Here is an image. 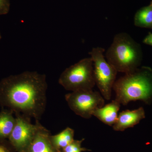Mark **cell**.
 <instances>
[{"label": "cell", "instance_id": "obj_1", "mask_svg": "<svg viewBox=\"0 0 152 152\" xmlns=\"http://www.w3.org/2000/svg\"><path fill=\"white\" fill-rule=\"evenodd\" d=\"M48 84L44 74L25 72L0 82V105L39 121L45 110Z\"/></svg>", "mask_w": 152, "mask_h": 152}, {"label": "cell", "instance_id": "obj_2", "mask_svg": "<svg viewBox=\"0 0 152 152\" xmlns=\"http://www.w3.org/2000/svg\"><path fill=\"white\" fill-rule=\"evenodd\" d=\"M113 89L115 99L123 105L137 100L149 103L152 99V72L148 68L137 69L116 81Z\"/></svg>", "mask_w": 152, "mask_h": 152}, {"label": "cell", "instance_id": "obj_3", "mask_svg": "<svg viewBox=\"0 0 152 152\" xmlns=\"http://www.w3.org/2000/svg\"><path fill=\"white\" fill-rule=\"evenodd\" d=\"M106 57L117 72L127 74L137 69L140 53L138 45L129 35L121 33L115 36Z\"/></svg>", "mask_w": 152, "mask_h": 152}, {"label": "cell", "instance_id": "obj_4", "mask_svg": "<svg viewBox=\"0 0 152 152\" xmlns=\"http://www.w3.org/2000/svg\"><path fill=\"white\" fill-rule=\"evenodd\" d=\"M58 82L65 89L72 92L92 90L96 82L91 58L83 59L66 69Z\"/></svg>", "mask_w": 152, "mask_h": 152}, {"label": "cell", "instance_id": "obj_5", "mask_svg": "<svg viewBox=\"0 0 152 152\" xmlns=\"http://www.w3.org/2000/svg\"><path fill=\"white\" fill-rule=\"evenodd\" d=\"M104 50L102 48H94L89 55L93 62L96 84L104 98L109 100L111 97L118 72L105 58Z\"/></svg>", "mask_w": 152, "mask_h": 152}, {"label": "cell", "instance_id": "obj_6", "mask_svg": "<svg viewBox=\"0 0 152 152\" xmlns=\"http://www.w3.org/2000/svg\"><path fill=\"white\" fill-rule=\"evenodd\" d=\"M65 98L70 108L84 118H90L95 110L104 104L100 93L93 90L72 92L66 94Z\"/></svg>", "mask_w": 152, "mask_h": 152}, {"label": "cell", "instance_id": "obj_7", "mask_svg": "<svg viewBox=\"0 0 152 152\" xmlns=\"http://www.w3.org/2000/svg\"><path fill=\"white\" fill-rule=\"evenodd\" d=\"M15 114L16 124L9 137L13 146L20 151H25L35 135L39 122L36 121L34 124L31 118L19 114Z\"/></svg>", "mask_w": 152, "mask_h": 152}, {"label": "cell", "instance_id": "obj_8", "mask_svg": "<svg viewBox=\"0 0 152 152\" xmlns=\"http://www.w3.org/2000/svg\"><path fill=\"white\" fill-rule=\"evenodd\" d=\"M52 143L50 132L40 123L35 135L25 152H56Z\"/></svg>", "mask_w": 152, "mask_h": 152}, {"label": "cell", "instance_id": "obj_9", "mask_svg": "<svg viewBox=\"0 0 152 152\" xmlns=\"http://www.w3.org/2000/svg\"><path fill=\"white\" fill-rule=\"evenodd\" d=\"M145 118V112L142 107L133 110H126L121 112L113 129L116 131H124L129 128L133 127Z\"/></svg>", "mask_w": 152, "mask_h": 152}, {"label": "cell", "instance_id": "obj_10", "mask_svg": "<svg viewBox=\"0 0 152 152\" xmlns=\"http://www.w3.org/2000/svg\"><path fill=\"white\" fill-rule=\"evenodd\" d=\"M121 105L116 100H114L106 105L96 109L93 115L105 124L113 126L118 119V112Z\"/></svg>", "mask_w": 152, "mask_h": 152}, {"label": "cell", "instance_id": "obj_11", "mask_svg": "<svg viewBox=\"0 0 152 152\" xmlns=\"http://www.w3.org/2000/svg\"><path fill=\"white\" fill-rule=\"evenodd\" d=\"M14 112L8 109H3L0 113V139L9 137L16 124Z\"/></svg>", "mask_w": 152, "mask_h": 152}, {"label": "cell", "instance_id": "obj_12", "mask_svg": "<svg viewBox=\"0 0 152 152\" xmlns=\"http://www.w3.org/2000/svg\"><path fill=\"white\" fill-rule=\"evenodd\" d=\"M75 131L72 128L67 127L57 134L50 136L52 143L58 150L64 149L74 140Z\"/></svg>", "mask_w": 152, "mask_h": 152}, {"label": "cell", "instance_id": "obj_13", "mask_svg": "<svg viewBox=\"0 0 152 152\" xmlns=\"http://www.w3.org/2000/svg\"><path fill=\"white\" fill-rule=\"evenodd\" d=\"M135 26L141 28H152V6L142 8L136 12L134 18Z\"/></svg>", "mask_w": 152, "mask_h": 152}, {"label": "cell", "instance_id": "obj_14", "mask_svg": "<svg viewBox=\"0 0 152 152\" xmlns=\"http://www.w3.org/2000/svg\"><path fill=\"white\" fill-rule=\"evenodd\" d=\"M84 139L81 140H74L63 149L64 152H82L88 151L87 149L82 148L81 144Z\"/></svg>", "mask_w": 152, "mask_h": 152}, {"label": "cell", "instance_id": "obj_15", "mask_svg": "<svg viewBox=\"0 0 152 152\" xmlns=\"http://www.w3.org/2000/svg\"><path fill=\"white\" fill-rule=\"evenodd\" d=\"M10 6L9 0H0V15L7 14L10 11Z\"/></svg>", "mask_w": 152, "mask_h": 152}, {"label": "cell", "instance_id": "obj_16", "mask_svg": "<svg viewBox=\"0 0 152 152\" xmlns=\"http://www.w3.org/2000/svg\"><path fill=\"white\" fill-rule=\"evenodd\" d=\"M144 43L152 46V34L149 33L144 39Z\"/></svg>", "mask_w": 152, "mask_h": 152}, {"label": "cell", "instance_id": "obj_17", "mask_svg": "<svg viewBox=\"0 0 152 152\" xmlns=\"http://www.w3.org/2000/svg\"><path fill=\"white\" fill-rule=\"evenodd\" d=\"M0 152H10V151L5 146L0 144Z\"/></svg>", "mask_w": 152, "mask_h": 152}, {"label": "cell", "instance_id": "obj_18", "mask_svg": "<svg viewBox=\"0 0 152 152\" xmlns=\"http://www.w3.org/2000/svg\"><path fill=\"white\" fill-rule=\"evenodd\" d=\"M1 33H0V39H1Z\"/></svg>", "mask_w": 152, "mask_h": 152}, {"label": "cell", "instance_id": "obj_19", "mask_svg": "<svg viewBox=\"0 0 152 152\" xmlns=\"http://www.w3.org/2000/svg\"><path fill=\"white\" fill-rule=\"evenodd\" d=\"M150 4L152 6V0L151 1V4Z\"/></svg>", "mask_w": 152, "mask_h": 152}]
</instances>
